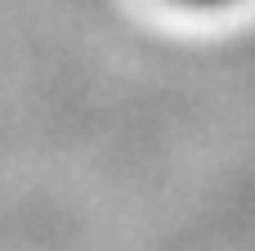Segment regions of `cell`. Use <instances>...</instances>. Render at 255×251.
<instances>
[{
  "instance_id": "1",
  "label": "cell",
  "mask_w": 255,
  "mask_h": 251,
  "mask_svg": "<svg viewBox=\"0 0 255 251\" xmlns=\"http://www.w3.org/2000/svg\"><path fill=\"white\" fill-rule=\"evenodd\" d=\"M175 4L197 9V13H224V9H238V4H247V0H175Z\"/></svg>"
}]
</instances>
